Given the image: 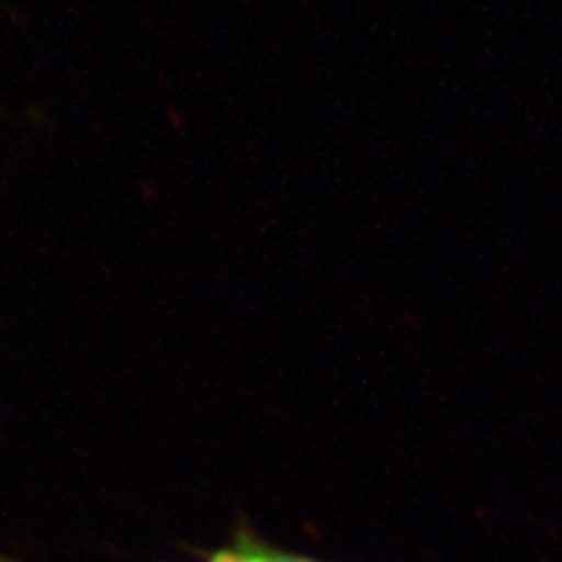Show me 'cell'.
<instances>
[{"label":"cell","mask_w":562,"mask_h":562,"mask_svg":"<svg viewBox=\"0 0 562 562\" xmlns=\"http://www.w3.org/2000/svg\"><path fill=\"white\" fill-rule=\"evenodd\" d=\"M206 562H270V551L258 543H237L233 549H223Z\"/></svg>","instance_id":"6da1fadb"},{"label":"cell","mask_w":562,"mask_h":562,"mask_svg":"<svg viewBox=\"0 0 562 562\" xmlns=\"http://www.w3.org/2000/svg\"><path fill=\"white\" fill-rule=\"evenodd\" d=\"M270 562H316L310 558H297V555H286V553H274L270 551Z\"/></svg>","instance_id":"7a4b0ae2"}]
</instances>
